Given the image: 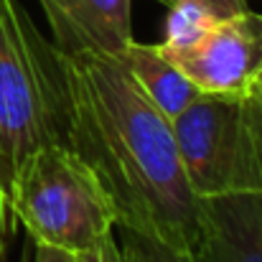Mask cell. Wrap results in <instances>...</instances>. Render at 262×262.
Masks as SVG:
<instances>
[{
    "label": "cell",
    "instance_id": "6da1fadb",
    "mask_svg": "<svg viewBox=\"0 0 262 262\" xmlns=\"http://www.w3.org/2000/svg\"><path fill=\"white\" fill-rule=\"evenodd\" d=\"M59 51V49H56ZM67 145L92 168L117 227L191 260L201 199L191 191L173 122L143 94L115 54H61Z\"/></svg>",
    "mask_w": 262,
    "mask_h": 262
},
{
    "label": "cell",
    "instance_id": "7a4b0ae2",
    "mask_svg": "<svg viewBox=\"0 0 262 262\" xmlns=\"http://www.w3.org/2000/svg\"><path fill=\"white\" fill-rule=\"evenodd\" d=\"M67 143L59 51L20 0H0V188L43 145Z\"/></svg>",
    "mask_w": 262,
    "mask_h": 262
},
{
    "label": "cell",
    "instance_id": "3957f363",
    "mask_svg": "<svg viewBox=\"0 0 262 262\" xmlns=\"http://www.w3.org/2000/svg\"><path fill=\"white\" fill-rule=\"evenodd\" d=\"M8 199L33 245L69 255L94 247L117 227L97 176L67 143L36 150L13 176Z\"/></svg>",
    "mask_w": 262,
    "mask_h": 262
},
{
    "label": "cell",
    "instance_id": "277c9868",
    "mask_svg": "<svg viewBox=\"0 0 262 262\" xmlns=\"http://www.w3.org/2000/svg\"><path fill=\"white\" fill-rule=\"evenodd\" d=\"M191 191L199 199L262 196V102L201 94L173 120Z\"/></svg>",
    "mask_w": 262,
    "mask_h": 262
},
{
    "label": "cell",
    "instance_id": "5b68a950",
    "mask_svg": "<svg viewBox=\"0 0 262 262\" xmlns=\"http://www.w3.org/2000/svg\"><path fill=\"white\" fill-rule=\"evenodd\" d=\"M161 46V43H158ZM161 51L201 94L242 99L257 92L262 77V15L250 8L216 23L199 43Z\"/></svg>",
    "mask_w": 262,
    "mask_h": 262
},
{
    "label": "cell",
    "instance_id": "8992f818",
    "mask_svg": "<svg viewBox=\"0 0 262 262\" xmlns=\"http://www.w3.org/2000/svg\"><path fill=\"white\" fill-rule=\"evenodd\" d=\"M61 54H115L133 41L130 0H38Z\"/></svg>",
    "mask_w": 262,
    "mask_h": 262
},
{
    "label": "cell",
    "instance_id": "52a82bcc",
    "mask_svg": "<svg viewBox=\"0 0 262 262\" xmlns=\"http://www.w3.org/2000/svg\"><path fill=\"white\" fill-rule=\"evenodd\" d=\"M201 237L188 262H262V196L201 199Z\"/></svg>",
    "mask_w": 262,
    "mask_h": 262
},
{
    "label": "cell",
    "instance_id": "ba28073f",
    "mask_svg": "<svg viewBox=\"0 0 262 262\" xmlns=\"http://www.w3.org/2000/svg\"><path fill=\"white\" fill-rule=\"evenodd\" d=\"M120 59L127 67L130 77L135 79V84L143 89V94L171 122L191 102L201 97L193 82L161 51L158 43H140L133 38L127 49L120 54Z\"/></svg>",
    "mask_w": 262,
    "mask_h": 262
},
{
    "label": "cell",
    "instance_id": "9c48e42d",
    "mask_svg": "<svg viewBox=\"0 0 262 262\" xmlns=\"http://www.w3.org/2000/svg\"><path fill=\"white\" fill-rule=\"evenodd\" d=\"M166 18V51H181L199 43L216 23L247 10V0H186L168 8Z\"/></svg>",
    "mask_w": 262,
    "mask_h": 262
},
{
    "label": "cell",
    "instance_id": "30bf717a",
    "mask_svg": "<svg viewBox=\"0 0 262 262\" xmlns=\"http://www.w3.org/2000/svg\"><path fill=\"white\" fill-rule=\"evenodd\" d=\"M120 250H122V260L125 262H186L176 252H171L168 247H163L161 242L148 239V237L135 234V232H125V239H122Z\"/></svg>",
    "mask_w": 262,
    "mask_h": 262
},
{
    "label": "cell",
    "instance_id": "8fae6325",
    "mask_svg": "<svg viewBox=\"0 0 262 262\" xmlns=\"http://www.w3.org/2000/svg\"><path fill=\"white\" fill-rule=\"evenodd\" d=\"M72 262H125V260H122L120 242L115 239V234H110L102 242H97L94 247L72 255Z\"/></svg>",
    "mask_w": 262,
    "mask_h": 262
},
{
    "label": "cell",
    "instance_id": "7c38bea8",
    "mask_svg": "<svg viewBox=\"0 0 262 262\" xmlns=\"http://www.w3.org/2000/svg\"><path fill=\"white\" fill-rule=\"evenodd\" d=\"M15 229H18V222L13 216V209H10V199L8 193L0 188V262L5 260L8 255V247L15 237Z\"/></svg>",
    "mask_w": 262,
    "mask_h": 262
},
{
    "label": "cell",
    "instance_id": "4fadbf2b",
    "mask_svg": "<svg viewBox=\"0 0 262 262\" xmlns=\"http://www.w3.org/2000/svg\"><path fill=\"white\" fill-rule=\"evenodd\" d=\"M33 252H36L33 262H72V255H69V252H61V250H54V247L33 245Z\"/></svg>",
    "mask_w": 262,
    "mask_h": 262
},
{
    "label": "cell",
    "instance_id": "5bb4252c",
    "mask_svg": "<svg viewBox=\"0 0 262 262\" xmlns=\"http://www.w3.org/2000/svg\"><path fill=\"white\" fill-rule=\"evenodd\" d=\"M158 3H163V5H168V8H171V5H178V3H186V0H158Z\"/></svg>",
    "mask_w": 262,
    "mask_h": 262
},
{
    "label": "cell",
    "instance_id": "9a60e30c",
    "mask_svg": "<svg viewBox=\"0 0 262 262\" xmlns=\"http://www.w3.org/2000/svg\"><path fill=\"white\" fill-rule=\"evenodd\" d=\"M257 89H260V92H262V77H260V84H257Z\"/></svg>",
    "mask_w": 262,
    "mask_h": 262
},
{
    "label": "cell",
    "instance_id": "2e32d148",
    "mask_svg": "<svg viewBox=\"0 0 262 262\" xmlns=\"http://www.w3.org/2000/svg\"><path fill=\"white\" fill-rule=\"evenodd\" d=\"M257 94H260V102H262V92H260V89H257Z\"/></svg>",
    "mask_w": 262,
    "mask_h": 262
},
{
    "label": "cell",
    "instance_id": "e0dca14e",
    "mask_svg": "<svg viewBox=\"0 0 262 262\" xmlns=\"http://www.w3.org/2000/svg\"><path fill=\"white\" fill-rule=\"evenodd\" d=\"M26 262H28V260H26Z\"/></svg>",
    "mask_w": 262,
    "mask_h": 262
}]
</instances>
